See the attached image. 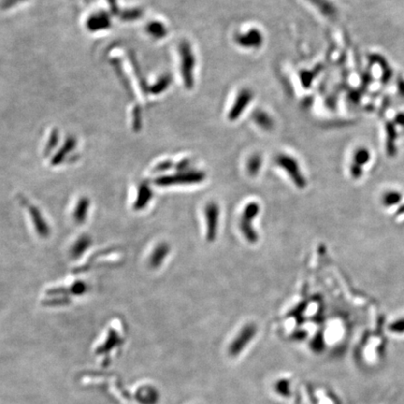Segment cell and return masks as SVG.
Masks as SVG:
<instances>
[{"instance_id":"cell-14","label":"cell","mask_w":404,"mask_h":404,"mask_svg":"<svg viewBox=\"0 0 404 404\" xmlns=\"http://www.w3.org/2000/svg\"><path fill=\"white\" fill-rule=\"evenodd\" d=\"M92 243V240L87 235L81 236L77 241H75L70 249V255L73 259H79L82 255L89 248Z\"/></svg>"},{"instance_id":"cell-2","label":"cell","mask_w":404,"mask_h":404,"mask_svg":"<svg viewBox=\"0 0 404 404\" xmlns=\"http://www.w3.org/2000/svg\"><path fill=\"white\" fill-rule=\"evenodd\" d=\"M260 211V204L258 202H252L244 207L241 214L240 229L245 240L251 244L257 243L259 241V234L254 229L252 223L259 215Z\"/></svg>"},{"instance_id":"cell-5","label":"cell","mask_w":404,"mask_h":404,"mask_svg":"<svg viewBox=\"0 0 404 404\" xmlns=\"http://www.w3.org/2000/svg\"><path fill=\"white\" fill-rule=\"evenodd\" d=\"M205 221H206V239L209 242L215 241L218 234L220 209L217 203L209 202L205 206Z\"/></svg>"},{"instance_id":"cell-8","label":"cell","mask_w":404,"mask_h":404,"mask_svg":"<svg viewBox=\"0 0 404 404\" xmlns=\"http://www.w3.org/2000/svg\"><path fill=\"white\" fill-rule=\"evenodd\" d=\"M236 41L239 45L245 48H259L263 43V36L260 30L250 29L244 34L238 35Z\"/></svg>"},{"instance_id":"cell-17","label":"cell","mask_w":404,"mask_h":404,"mask_svg":"<svg viewBox=\"0 0 404 404\" xmlns=\"http://www.w3.org/2000/svg\"><path fill=\"white\" fill-rule=\"evenodd\" d=\"M403 200V195L399 191H388L385 194L383 198V203L386 207H392L399 204Z\"/></svg>"},{"instance_id":"cell-7","label":"cell","mask_w":404,"mask_h":404,"mask_svg":"<svg viewBox=\"0 0 404 404\" xmlns=\"http://www.w3.org/2000/svg\"><path fill=\"white\" fill-rule=\"evenodd\" d=\"M253 98V93L249 89H242L237 96L233 107L231 108L229 114V118L231 121H235L242 115L244 110L250 104Z\"/></svg>"},{"instance_id":"cell-18","label":"cell","mask_w":404,"mask_h":404,"mask_svg":"<svg viewBox=\"0 0 404 404\" xmlns=\"http://www.w3.org/2000/svg\"><path fill=\"white\" fill-rule=\"evenodd\" d=\"M262 165V158L259 154H254L247 162V172L251 176H256L259 173Z\"/></svg>"},{"instance_id":"cell-19","label":"cell","mask_w":404,"mask_h":404,"mask_svg":"<svg viewBox=\"0 0 404 404\" xmlns=\"http://www.w3.org/2000/svg\"><path fill=\"white\" fill-rule=\"evenodd\" d=\"M172 82V77L170 75H164L162 77L158 80V82H156V84L152 87L151 88V92L153 94H160L161 92H163L164 90H166L169 86L171 85Z\"/></svg>"},{"instance_id":"cell-15","label":"cell","mask_w":404,"mask_h":404,"mask_svg":"<svg viewBox=\"0 0 404 404\" xmlns=\"http://www.w3.org/2000/svg\"><path fill=\"white\" fill-rule=\"evenodd\" d=\"M253 119L263 129H268L269 130L273 125V121H272L271 117L268 114H266L265 112H262V111H257L253 115Z\"/></svg>"},{"instance_id":"cell-12","label":"cell","mask_w":404,"mask_h":404,"mask_svg":"<svg viewBox=\"0 0 404 404\" xmlns=\"http://www.w3.org/2000/svg\"><path fill=\"white\" fill-rule=\"evenodd\" d=\"M136 398L140 404H156L159 399V394L153 386L145 385L138 390Z\"/></svg>"},{"instance_id":"cell-6","label":"cell","mask_w":404,"mask_h":404,"mask_svg":"<svg viewBox=\"0 0 404 404\" xmlns=\"http://www.w3.org/2000/svg\"><path fill=\"white\" fill-rule=\"evenodd\" d=\"M257 327L254 324H247L242 327L241 331L236 335L229 347V354L231 356H237L245 349L257 334Z\"/></svg>"},{"instance_id":"cell-11","label":"cell","mask_w":404,"mask_h":404,"mask_svg":"<svg viewBox=\"0 0 404 404\" xmlns=\"http://www.w3.org/2000/svg\"><path fill=\"white\" fill-rule=\"evenodd\" d=\"M170 245L168 243H159L154 250L152 252L150 260H149V264L151 266V268L153 269H156L158 267H160L164 262V260H166V258L168 257L169 253H170Z\"/></svg>"},{"instance_id":"cell-24","label":"cell","mask_w":404,"mask_h":404,"mask_svg":"<svg viewBox=\"0 0 404 404\" xmlns=\"http://www.w3.org/2000/svg\"><path fill=\"white\" fill-rule=\"evenodd\" d=\"M312 346L315 350H320L322 347L324 346V337L322 334H318L314 338L312 342Z\"/></svg>"},{"instance_id":"cell-4","label":"cell","mask_w":404,"mask_h":404,"mask_svg":"<svg viewBox=\"0 0 404 404\" xmlns=\"http://www.w3.org/2000/svg\"><path fill=\"white\" fill-rule=\"evenodd\" d=\"M276 164L288 173L291 181L298 188L303 189L306 186L305 177L301 173L300 167L296 159L287 154H280L276 158Z\"/></svg>"},{"instance_id":"cell-1","label":"cell","mask_w":404,"mask_h":404,"mask_svg":"<svg viewBox=\"0 0 404 404\" xmlns=\"http://www.w3.org/2000/svg\"><path fill=\"white\" fill-rule=\"evenodd\" d=\"M206 175L201 171H185L179 172L173 175L161 176L155 179L154 183L158 186L168 187L173 185H183V184H195L202 183L204 181Z\"/></svg>"},{"instance_id":"cell-16","label":"cell","mask_w":404,"mask_h":404,"mask_svg":"<svg viewBox=\"0 0 404 404\" xmlns=\"http://www.w3.org/2000/svg\"><path fill=\"white\" fill-rule=\"evenodd\" d=\"M146 30L154 39H162L167 35V29L160 22H151Z\"/></svg>"},{"instance_id":"cell-23","label":"cell","mask_w":404,"mask_h":404,"mask_svg":"<svg viewBox=\"0 0 404 404\" xmlns=\"http://www.w3.org/2000/svg\"><path fill=\"white\" fill-rule=\"evenodd\" d=\"M389 328L392 332H396V333H403V332H404V318L400 319L398 321H395L394 323H392L390 325Z\"/></svg>"},{"instance_id":"cell-3","label":"cell","mask_w":404,"mask_h":404,"mask_svg":"<svg viewBox=\"0 0 404 404\" xmlns=\"http://www.w3.org/2000/svg\"><path fill=\"white\" fill-rule=\"evenodd\" d=\"M181 56V71L184 85L187 88H191L194 85V68L196 66V58L193 54L190 44L183 41L180 45Z\"/></svg>"},{"instance_id":"cell-13","label":"cell","mask_w":404,"mask_h":404,"mask_svg":"<svg viewBox=\"0 0 404 404\" xmlns=\"http://www.w3.org/2000/svg\"><path fill=\"white\" fill-rule=\"evenodd\" d=\"M89 207H90V201L87 199V197H83L78 201L73 213H72V218L76 224L81 225L87 220Z\"/></svg>"},{"instance_id":"cell-25","label":"cell","mask_w":404,"mask_h":404,"mask_svg":"<svg viewBox=\"0 0 404 404\" xmlns=\"http://www.w3.org/2000/svg\"><path fill=\"white\" fill-rule=\"evenodd\" d=\"M172 166H173V164L171 163V162L166 161V162H163V163L159 164V165L155 168V171H158V172H167V171H169V170L172 168Z\"/></svg>"},{"instance_id":"cell-9","label":"cell","mask_w":404,"mask_h":404,"mask_svg":"<svg viewBox=\"0 0 404 404\" xmlns=\"http://www.w3.org/2000/svg\"><path fill=\"white\" fill-rule=\"evenodd\" d=\"M27 208L30 213L31 219L34 224V227L37 231V233L41 238L48 237L50 234V229H49L47 223L44 220L42 214L39 212V209H37L35 206L30 205V204H27Z\"/></svg>"},{"instance_id":"cell-20","label":"cell","mask_w":404,"mask_h":404,"mask_svg":"<svg viewBox=\"0 0 404 404\" xmlns=\"http://www.w3.org/2000/svg\"><path fill=\"white\" fill-rule=\"evenodd\" d=\"M87 284L84 281H77L75 282L69 289V293L72 295H76V296H81L84 295L87 292Z\"/></svg>"},{"instance_id":"cell-26","label":"cell","mask_w":404,"mask_h":404,"mask_svg":"<svg viewBox=\"0 0 404 404\" xmlns=\"http://www.w3.org/2000/svg\"><path fill=\"white\" fill-rule=\"evenodd\" d=\"M398 215H400V214H404V204H403L399 209H398V211L396 212Z\"/></svg>"},{"instance_id":"cell-22","label":"cell","mask_w":404,"mask_h":404,"mask_svg":"<svg viewBox=\"0 0 404 404\" xmlns=\"http://www.w3.org/2000/svg\"><path fill=\"white\" fill-rule=\"evenodd\" d=\"M289 382L287 380L278 381L274 386V389L278 394L285 395V396L289 394Z\"/></svg>"},{"instance_id":"cell-21","label":"cell","mask_w":404,"mask_h":404,"mask_svg":"<svg viewBox=\"0 0 404 404\" xmlns=\"http://www.w3.org/2000/svg\"><path fill=\"white\" fill-rule=\"evenodd\" d=\"M370 160V153L366 149H360L355 154V162L353 164L362 168L364 164Z\"/></svg>"},{"instance_id":"cell-10","label":"cell","mask_w":404,"mask_h":404,"mask_svg":"<svg viewBox=\"0 0 404 404\" xmlns=\"http://www.w3.org/2000/svg\"><path fill=\"white\" fill-rule=\"evenodd\" d=\"M153 189L152 187L147 183H143L140 184L138 191H137V197L135 200L133 208L136 211H142L145 207L150 203L153 199Z\"/></svg>"}]
</instances>
